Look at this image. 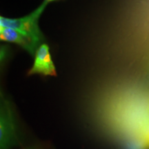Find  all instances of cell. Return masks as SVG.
<instances>
[{
    "label": "cell",
    "mask_w": 149,
    "mask_h": 149,
    "mask_svg": "<svg viewBox=\"0 0 149 149\" xmlns=\"http://www.w3.org/2000/svg\"><path fill=\"white\" fill-rule=\"evenodd\" d=\"M48 3V1L44 0V2L35 10L23 17L11 19L1 16L0 26L16 30L29 37L37 45L40 46L44 40V37L39 26V19Z\"/></svg>",
    "instance_id": "6da1fadb"
},
{
    "label": "cell",
    "mask_w": 149,
    "mask_h": 149,
    "mask_svg": "<svg viewBox=\"0 0 149 149\" xmlns=\"http://www.w3.org/2000/svg\"><path fill=\"white\" fill-rule=\"evenodd\" d=\"M17 139L14 115L10 104L1 97L0 112V149H10Z\"/></svg>",
    "instance_id": "7a4b0ae2"
},
{
    "label": "cell",
    "mask_w": 149,
    "mask_h": 149,
    "mask_svg": "<svg viewBox=\"0 0 149 149\" xmlns=\"http://www.w3.org/2000/svg\"><path fill=\"white\" fill-rule=\"evenodd\" d=\"M34 74H41L44 76L57 75L49 46L46 44H42L35 53L34 63L29 70V75Z\"/></svg>",
    "instance_id": "3957f363"
},
{
    "label": "cell",
    "mask_w": 149,
    "mask_h": 149,
    "mask_svg": "<svg viewBox=\"0 0 149 149\" xmlns=\"http://www.w3.org/2000/svg\"><path fill=\"white\" fill-rule=\"evenodd\" d=\"M0 38L4 42L17 44L32 56L35 55L40 47L29 37L10 28L0 26Z\"/></svg>",
    "instance_id": "277c9868"
},
{
    "label": "cell",
    "mask_w": 149,
    "mask_h": 149,
    "mask_svg": "<svg viewBox=\"0 0 149 149\" xmlns=\"http://www.w3.org/2000/svg\"><path fill=\"white\" fill-rule=\"evenodd\" d=\"M143 133L141 137L144 139V141L146 143L147 146H149V123L147 124L146 126H145L143 129Z\"/></svg>",
    "instance_id": "5b68a950"
},
{
    "label": "cell",
    "mask_w": 149,
    "mask_h": 149,
    "mask_svg": "<svg viewBox=\"0 0 149 149\" xmlns=\"http://www.w3.org/2000/svg\"><path fill=\"white\" fill-rule=\"evenodd\" d=\"M6 47H5V46H3V47L1 48V61H3L4 59H6V56L8 55V50L6 48Z\"/></svg>",
    "instance_id": "8992f818"
},
{
    "label": "cell",
    "mask_w": 149,
    "mask_h": 149,
    "mask_svg": "<svg viewBox=\"0 0 149 149\" xmlns=\"http://www.w3.org/2000/svg\"><path fill=\"white\" fill-rule=\"evenodd\" d=\"M45 1H48V3H49V2H51V1H56V0H45Z\"/></svg>",
    "instance_id": "52a82bcc"
}]
</instances>
